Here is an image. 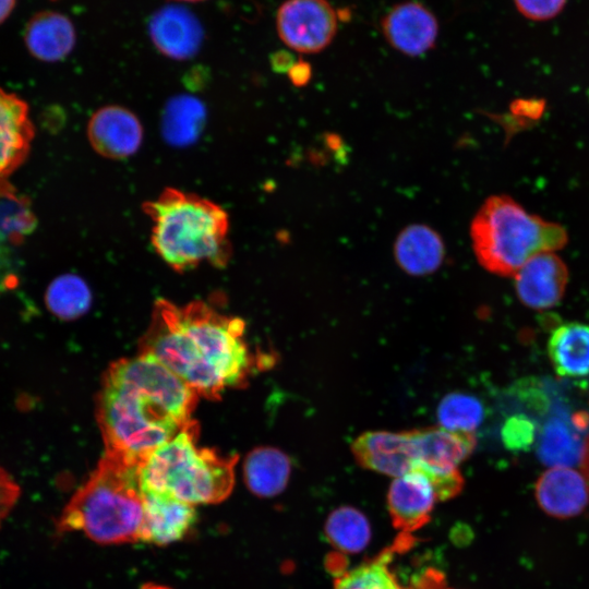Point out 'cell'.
<instances>
[{
	"instance_id": "cell-31",
	"label": "cell",
	"mask_w": 589,
	"mask_h": 589,
	"mask_svg": "<svg viewBox=\"0 0 589 589\" xmlns=\"http://www.w3.org/2000/svg\"><path fill=\"white\" fill-rule=\"evenodd\" d=\"M580 466H581L584 476L589 481V436H588L587 441L584 444V449H582L581 459H580Z\"/></svg>"
},
{
	"instance_id": "cell-9",
	"label": "cell",
	"mask_w": 589,
	"mask_h": 589,
	"mask_svg": "<svg viewBox=\"0 0 589 589\" xmlns=\"http://www.w3.org/2000/svg\"><path fill=\"white\" fill-rule=\"evenodd\" d=\"M514 279L521 303L541 311L560 303L568 283V271L555 252H543L527 261Z\"/></svg>"
},
{
	"instance_id": "cell-27",
	"label": "cell",
	"mask_w": 589,
	"mask_h": 589,
	"mask_svg": "<svg viewBox=\"0 0 589 589\" xmlns=\"http://www.w3.org/2000/svg\"><path fill=\"white\" fill-rule=\"evenodd\" d=\"M534 434L532 422L519 416L509 418L502 429L504 444L512 449L527 448L533 442Z\"/></svg>"
},
{
	"instance_id": "cell-16",
	"label": "cell",
	"mask_w": 589,
	"mask_h": 589,
	"mask_svg": "<svg viewBox=\"0 0 589 589\" xmlns=\"http://www.w3.org/2000/svg\"><path fill=\"white\" fill-rule=\"evenodd\" d=\"M148 31L154 46L164 56L177 60L193 57L203 40L200 22L182 7L169 5L157 11Z\"/></svg>"
},
{
	"instance_id": "cell-10",
	"label": "cell",
	"mask_w": 589,
	"mask_h": 589,
	"mask_svg": "<svg viewBox=\"0 0 589 589\" xmlns=\"http://www.w3.org/2000/svg\"><path fill=\"white\" fill-rule=\"evenodd\" d=\"M87 137L99 155L122 159L133 155L141 146L143 127L132 111L111 105L93 113L87 124Z\"/></svg>"
},
{
	"instance_id": "cell-5",
	"label": "cell",
	"mask_w": 589,
	"mask_h": 589,
	"mask_svg": "<svg viewBox=\"0 0 589 589\" xmlns=\"http://www.w3.org/2000/svg\"><path fill=\"white\" fill-rule=\"evenodd\" d=\"M197 436L199 424L192 420L149 454L139 467L141 491L193 506L226 500L235 484L237 456L200 447Z\"/></svg>"
},
{
	"instance_id": "cell-19",
	"label": "cell",
	"mask_w": 589,
	"mask_h": 589,
	"mask_svg": "<svg viewBox=\"0 0 589 589\" xmlns=\"http://www.w3.org/2000/svg\"><path fill=\"white\" fill-rule=\"evenodd\" d=\"M548 354L560 376L579 378L589 375V325L566 322L556 326L548 340Z\"/></svg>"
},
{
	"instance_id": "cell-12",
	"label": "cell",
	"mask_w": 589,
	"mask_h": 589,
	"mask_svg": "<svg viewBox=\"0 0 589 589\" xmlns=\"http://www.w3.org/2000/svg\"><path fill=\"white\" fill-rule=\"evenodd\" d=\"M534 495L539 507L549 516L572 518L589 504V481L572 467H550L538 478Z\"/></svg>"
},
{
	"instance_id": "cell-34",
	"label": "cell",
	"mask_w": 589,
	"mask_h": 589,
	"mask_svg": "<svg viewBox=\"0 0 589 589\" xmlns=\"http://www.w3.org/2000/svg\"><path fill=\"white\" fill-rule=\"evenodd\" d=\"M177 1L194 2V1H202V0H177Z\"/></svg>"
},
{
	"instance_id": "cell-14",
	"label": "cell",
	"mask_w": 589,
	"mask_h": 589,
	"mask_svg": "<svg viewBox=\"0 0 589 589\" xmlns=\"http://www.w3.org/2000/svg\"><path fill=\"white\" fill-rule=\"evenodd\" d=\"M144 516L140 541L166 545L184 538L197 518L195 506L149 492H142Z\"/></svg>"
},
{
	"instance_id": "cell-21",
	"label": "cell",
	"mask_w": 589,
	"mask_h": 589,
	"mask_svg": "<svg viewBox=\"0 0 589 589\" xmlns=\"http://www.w3.org/2000/svg\"><path fill=\"white\" fill-rule=\"evenodd\" d=\"M206 119L204 105L195 97L180 95L171 98L163 112L161 132L176 146L192 144L201 134Z\"/></svg>"
},
{
	"instance_id": "cell-35",
	"label": "cell",
	"mask_w": 589,
	"mask_h": 589,
	"mask_svg": "<svg viewBox=\"0 0 589 589\" xmlns=\"http://www.w3.org/2000/svg\"><path fill=\"white\" fill-rule=\"evenodd\" d=\"M419 589H429V588L419 585ZM441 589H450V588H441Z\"/></svg>"
},
{
	"instance_id": "cell-18",
	"label": "cell",
	"mask_w": 589,
	"mask_h": 589,
	"mask_svg": "<svg viewBox=\"0 0 589 589\" xmlns=\"http://www.w3.org/2000/svg\"><path fill=\"white\" fill-rule=\"evenodd\" d=\"M24 41L31 55L45 62L64 59L75 44V29L63 14L44 11L27 23Z\"/></svg>"
},
{
	"instance_id": "cell-13",
	"label": "cell",
	"mask_w": 589,
	"mask_h": 589,
	"mask_svg": "<svg viewBox=\"0 0 589 589\" xmlns=\"http://www.w3.org/2000/svg\"><path fill=\"white\" fill-rule=\"evenodd\" d=\"M438 501L430 480L411 472L393 480L388 494V512L395 528L409 534L423 527L431 518Z\"/></svg>"
},
{
	"instance_id": "cell-1",
	"label": "cell",
	"mask_w": 589,
	"mask_h": 589,
	"mask_svg": "<svg viewBox=\"0 0 589 589\" xmlns=\"http://www.w3.org/2000/svg\"><path fill=\"white\" fill-rule=\"evenodd\" d=\"M199 396L152 357L112 362L103 375L96 418L105 452L139 466L193 419Z\"/></svg>"
},
{
	"instance_id": "cell-29",
	"label": "cell",
	"mask_w": 589,
	"mask_h": 589,
	"mask_svg": "<svg viewBox=\"0 0 589 589\" xmlns=\"http://www.w3.org/2000/svg\"><path fill=\"white\" fill-rule=\"evenodd\" d=\"M20 495V485L5 469L0 467V527L17 503Z\"/></svg>"
},
{
	"instance_id": "cell-4",
	"label": "cell",
	"mask_w": 589,
	"mask_h": 589,
	"mask_svg": "<svg viewBox=\"0 0 589 589\" xmlns=\"http://www.w3.org/2000/svg\"><path fill=\"white\" fill-rule=\"evenodd\" d=\"M152 220V244L175 271L187 272L203 262L225 266L231 256L226 211L211 200L173 188L144 203Z\"/></svg>"
},
{
	"instance_id": "cell-26",
	"label": "cell",
	"mask_w": 589,
	"mask_h": 589,
	"mask_svg": "<svg viewBox=\"0 0 589 589\" xmlns=\"http://www.w3.org/2000/svg\"><path fill=\"white\" fill-rule=\"evenodd\" d=\"M392 551L339 576L334 589H408L402 587L388 567Z\"/></svg>"
},
{
	"instance_id": "cell-2",
	"label": "cell",
	"mask_w": 589,
	"mask_h": 589,
	"mask_svg": "<svg viewBox=\"0 0 589 589\" xmlns=\"http://www.w3.org/2000/svg\"><path fill=\"white\" fill-rule=\"evenodd\" d=\"M244 330L241 318L219 313L203 301L177 305L158 299L140 353L157 360L199 397L216 400L251 374L254 360Z\"/></svg>"
},
{
	"instance_id": "cell-7",
	"label": "cell",
	"mask_w": 589,
	"mask_h": 589,
	"mask_svg": "<svg viewBox=\"0 0 589 589\" xmlns=\"http://www.w3.org/2000/svg\"><path fill=\"white\" fill-rule=\"evenodd\" d=\"M337 13L327 0H286L276 14L283 43L302 53H316L334 39Z\"/></svg>"
},
{
	"instance_id": "cell-24",
	"label": "cell",
	"mask_w": 589,
	"mask_h": 589,
	"mask_svg": "<svg viewBox=\"0 0 589 589\" xmlns=\"http://www.w3.org/2000/svg\"><path fill=\"white\" fill-rule=\"evenodd\" d=\"M325 532L328 541L346 553L362 551L371 538L364 515L348 506L337 508L328 516Z\"/></svg>"
},
{
	"instance_id": "cell-3",
	"label": "cell",
	"mask_w": 589,
	"mask_h": 589,
	"mask_svg": "<svg viewBox=\"0 0 589 589\" xmlns=\"http://www.w3.org/2000/svg\"><path fill=\"white\" fill-rule=\"evenodd\" d=\"M139 467L105 452L59 515L57 532L80 531L100 544L140 541L144 508Z\"/></svg>"
},
{
	"instance_id": "cell-17",
	"label": "cell",
	"mask_w": 589,
	"mask_h": 589,
	"mask_svg": "<svg viewBox=\"0 0 589 589\" xmlns=\"http://www.w3.org/2000/svg\"><path fill=\"white\" fill-rule=\"evenodd\" d=\"M398 266L408 275L425 276L434 273L445 257V244L440 233L428 225L405 227L394 243Z\"/></svg>"
},
{
	"instance_id": "cell-8",
	"label": "cell",
	"mask_w": 589,
	"mask_h": 589,
	"mask_svg": "<svg viewBox=\"0 0 589 589\" xmlns=\"http://www.w3.org/2000/svg\"><path fill=\"white\" fill-rule=\"evenodd\" d=\"M351 450L360 466L386 476L397 478L417 467L412 430L365 432L352 442Z\"/></svg>"
},
{
	"instance_id": "cell-20",
	"label": "cell",
	"mask_w": 589,
	"mask_h": 589,
	"mask_svg": "<svg viewBox=\"0 0 589 589\" xmlns=\"http://www.w3.org/2000/svg\"><path fill=\"white\" fill-rule=\"evenodd\" d=\"M243 472L252 493L271 497L286 488L291 473V460L278 448L259 447L247 456Z\"/></svg>"
},
{
	"instance_id": "cell-15",
	"label": "cell",
	"mask_w": 589,
	"mask_h": 589,
	"mask_svg": "<svg viewBox=\"0 0 589 589\" xmlns=\"http://www.w3.org/2000/svg\"><path fill=\"white\" fill-rule=\"evenodd\" d=\"M34 134L27 103L0 87V176L12 173L25 161Z\"/></svg>"
},
{
	"instance_id": "cell-32",
	"label": "cell",
	"mask_w": 589,
	"mask_h": 589,
	"mask_svg": "<svg viewBox=\"0 0 589 589\" xmlns=\"http://www.w3.org/2000/svg\"><path fill=\"white\" fill-rule=\"evenodd\" d=\"M15 5V0H0V24L11 14Z\"/></svg>"
},
{
	"instance_id": "cell-28",
	"label": "cell",
	"mask_w": 589,
	"mask_h": 589,
	"mask_svg": "<svg viewBox=\"0 0 589 589\" xmlns=\"http://www.w3.org/2000/svg\"><path fill=\"white\" fill-rule=\"evenodd\" d=\"M519 12L533 21H544L561 12L566 0H514Z\"/></svg>"
},
{
	"instance_id": "cell-33",
	"label": "cell",
	"mask_w": 589,
	"mask_h": 589,
	"mask_svg": "<svg viewBox=\"0 0 589 589\" xmlns=\"http://www.w3.org/2000/svg\"><path fill=\"white\" fill-rule=\"evenodd\" d=\"M142 589H169V588H166V587H163V586H159V585H155V584H146L142 587Z\"/></svg>"
},
{
	"instance_id": "cell-30",
	"label": "cell",
	"mask_w": 589,
	"mask_h": 589,
	"mask_svg": "<svg viewBox=\"0 0 589 589\" xmlns=\"http://www.w3.org/2000/svg\"><path fill=\"white\" fill-rule=\"evenodd\" d=\"M289 76L296 85H303L310 79V68L306 63H296L289 70Z\"/></svg>"
},
{
	"instance_id": "cell-6",
	"label": "cell",
	"mask_w": 589,
	"mask_h": 589,
	"mask_svg": "<svg viewBox=\"0 0 589 589\" xmlns=\"http://www.w3.org/2000/svg\"><path fill=\"white\" fill-rule=\"evenodd\" d=\"M470 238L479 264L500 276H514L531 257L565 247L561 225L528 213L507 195L488 197L470 225Z\"/></svg>"
},
{
	"instance_id": "cell-11",
	"label": "cell",
	"mask_w": 589,
	"mask_h": 589,
	"mask_svg": "<svg viewBox=\"0 0 589 589\" xmlns=\"http://www.w3.org/2000/svg\"><path fill=\"white\" fill-rule=\"evenodd\" d=\"M382 29L392 47L409 57H418L434 46L438 25L426 7L407 1L389 10L382 20Z\"/></svg>"
},
{
	"instance_id": "cell-23",
	"label": "cell",
	"mask_w": 589,
	"mask_h": 589,
	"mask_svg": "<svg viewBox=\"0 0 589 589\" xmlns=\"http://www.w3.org/2000/svg\"><path fill=\"white\" fill-rule=\"evenodd\" d=\"M45 301L48 310L61 320L82 316L91 306L92 293L77 275L63 274L56 277L47 288Z\"/></svg>"
},
{
	"instance_id": "cell-22",
	"label": "cell",
	"mask_w": 589,
	"mask_h": 589,
	"mask_svg": "<svg viewBox=\"0 0 589 589\" xmlns=\"http://www.w3.org/2000/svg\"><path fill=\"white\" fill-rule=\"evenodd\" d=\"M584 444L566 419L553 417L540 435L538 456L549 467H572L580 464Z\"/></svg>"
},
{
	"instance_id": "cell-25",
	"label": "cell",
	"mask_w": 589,
	"mask_h": 589,
	"mask_svg": "<svg viewBox=\"0 0 589 589\" xmlns=\"http://www.w3.org/2000/svg\"><path fill=\"white\" fill-rule=\"evenodd\" d=\"M437 420L441 426L464 432H474L482 423L484 409L482 402L473 395L455 392L440 401Z\"/></svg>"
}]
</instances>
